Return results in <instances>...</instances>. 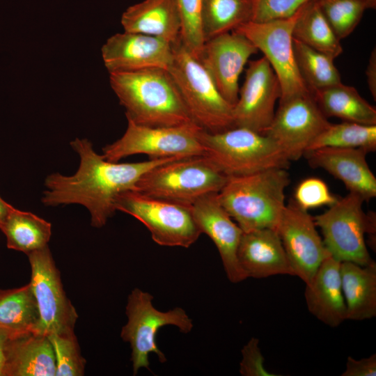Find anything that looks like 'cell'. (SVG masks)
Here are the masks:
<instances>
[{
  "mask_svg": "<svg viewBox=\"0 0 376 376\" xmlns=\"http://www.w3.org/2000/svg\"><path fill=\"white\" fill-rule=\"evenodd\" d=\"M364 200L349 192L324 212L313 217L323 235V242L330 255L342 262L368 265L375 262L370 256L365 235H375V214L363 210Z\"/></svg>",
  "mask_w": 376,
  "mask_h": 376,
  "instance_id": "obj_7",
  "label": "cell"
},
{
  "mask_svg": "<svg viewBox=\"0 0 376 376\" xmlns=\"http://www.w3.org/2000/svg\"><path fill=\"white\" fill-rule=\"evenodd\" d=\"M172 46L173 58L167 70L193 122L210 133L234 127L233 105L221 95L199 60L180 38Z\"/></svg>",
  "mask_w": 376,
  "mask_h": 376,
  "instance_id": "obj_4",
  "label": "cell"
},
{
  "mask_svg": "<svg viewBox=\"0 0 376 376\" xmlns=\"http://www.w3.org/2000/svg\"><path fill=\"white\" fill-rule=\"evenodd\" d=\"M311 0H252L251 21L263 22L285 19L295 15Z\"/></svg>",
  "mask_w": 376,
  "mask_h": 376,
  "instance_id": "obj_36",
  "label": "cell"
},
{
  "mask_svg": "<svg viewBox=\"0 0 376 376\" xmlns=\"http://www.w3.org/2000/svg\"><path fill=\"white\" fill-rule=\"evenodd\" d=\"M242 359L240 373L244 376H278L267 371L264 366V357L259 347V340L251 338L242 350Z\"/></svg>",
  "mask_w": 376,
  "mask_h": 376,
  "instance_id": "obj_37",
  "label": "cell"
},
{
  "mask_svg": "<svg viewBox=\"0 0 376 376\" xmlns=\"http://www.w3.org/2000/svg\"><path fill=\"white\" fill-rule=\"evenodd\" d=\"M299 10L288 18L249 21L235 29L261 51L269 63L281 85L279 101L311 93L299 72L292 48V29Z\"/></svg>",
  "mask_w": 376,
  "mask_h": 376,
  "instance_id": "obj_11",
  "label": "cell"
},
{
  "mask_svg": "<svg viewBox=\"0 0 376 376\" xmlns=\"http://www.w3.org/2000/svg\"><path fill=\"white\" fill-rule=\"evenodd\" d=\"M292 48L299 72L311 93L341 82L334 58L294 39Z\"/></svg>",
  "mask_w": 376,
  "mask_h": 376,
  "instance_id": "obj_30",
  "label": "cell"
},
{
  "mask_svg": "<svg viewBox=\"0 0 376 376\" xmlns=\"http://www.w3.org/2000/svg\"><path fill=\"white\" fill-rule=\"evenodd\" d=\"M56 361L47 337L28 331L10 337L4 376H55Z\"/></svg>",
  "mask_w": 376,
  "mask_h": 376,
  "instance_id": "obj_22",
  "label": "cell"
},
{
  "mask_svg": "<svg viewBox=\"0 0 376 376\" xmlns=\"http://www.w3.org/2000/svg\"><path fill=\"white\" fill-rule=\"evenodd\" d=\"M307 210L290 199L285 203L276 230L295 276L308 283L330 253Z\"/></svg>",
  "mask_w": 376,
  "mask_h": 376,
  "instance_id": "obj_14",
  "label": "cell"
},
{
  "mask_svg": "<svg viewBox=\"0 0 376 376\" xmlns=\"http://www.w3.org/2000/svg\"><path fill=\"white\" fill-rule=\"evenodd\" d=\"M294 201L302 209L320 207L334 205L338 198L329 190L327 184L318 178H308L302 180L296 187Z\"/></svg>",
  "mask_w": 376,
  "mask_h": 376,
  "instance_id": "obj_35",
  "label": "cell"
},
{
  "mask_svg": "<svg viewBox=\"0 0 376 376\" xmlns=\"http://www.w3.org/2000/svg\"><path fill=\"white\" fill-rule=\"evenodd\" d=\"M366 6V9H373L376 7V0H360Z\"/></svg>",
  "mask_w": 376,
  "mask_h": 376,
  "instance_id": "obj_42",
  "label": "cell"
},
{
  "mask_svg": "<svg viewBox=\"0 0 376 376\" xmlns=\"http://www.w3.org/2000/svg\"><path fill=\"white\" fill-rule=\"evenodd\" d=\"M109 83L127 120L151 127L194 123L167 70L112 72Z\"/></svg>",
  "mask_w": 376,
  "mask_h": 376,
  "instance_id": "obj_2",
  "label": "cell"
},
{
  "mask_svg": "<svg viewBox=\"0 0 376 376\" xmlns=\"http://www.w3.org/2000/svg\"><path fill=\"white\" fill-rule=\"evenodd\" d=\"M204 156L226 176L271 169H288L290 161L270 138L251 130L235 127L210 133L201 130Z\"/></svg>",
  "mask_w": 376,
  "mask_h": 376,
  "instance_id": "obj_5",
  "label": "cell"
},
{
  "mask_svg": "<svg viewBox=\"0 0 376 376\" xmlns=\"http://www.w3.org/2000/svg\"><path fill=\"white\" fill-rule=\"evenodd\" d=\"M109 73L148 68L168 70L172 63V43L161 38L123 31L110 36L101 49Z\"/></svg>",
  "mask_w": 376,
  "mask_h": 376,
  "instance_id": "obj_17",
  "label": "cell"
},
{
  "mask_svg": "<svg viewBox=\"0 0 376 376\" xmlns=\"http://www.w3.org/2000/svg\"><path fill=\"white\" fill-rule=\"evenodd\" d=\"M252 0H203L201 29L206 41L251 20Z\"/></svg>",
  "mask_w": 376,
  "mask_h": 376,
  "instance_id": "obj_29",
  "label": "cell"
},
{
  "mask_svg": "<svg viewBox=\"0 0 376 376\" xmlns=\"http://www.w3.org/2000/svg\"><path fill=\"white\" fill-rule=\"evenodd\" d=\"M340 262L330 254L321 263L311 281L306 284L304 297L308 311L331 327L346 320Z\"/></svg>",
  "mask_w": 376,
  "mask_h": 376,
  "instance_id": "obj_21",
  "label": "cell"
},
{
  "mask_svg": "<svg viewBox=\"0 0 376 376\" xmlns=\"http://www.w3.org/2000/svg\"><path fill=\"white\" fill-rule=\"evenodd\" d=\"M181 19L180 38L198 59L205 42L201 29L203 0H175Z\"/></svg>",
  "mask_w": 376,
  "mask_h": 376,
  "instance_id": "obj_34",
  "label": "cell"
},
{
  "mask_svg": "<svg viewBox=\"0 0 376 376\" xmlns=\"http://www.w3.org/2000/svg\"><path fill=\"white\" fill-rule=\"evenodd\" d=\"M152 299V295L139 288L132 290L127 298L125 311L127 322L122 328L120 337L130 345L134 375L141 368L150 370V353H155L161 363L166 361L156 343L160 328L173 325L185 334L193 328L192 320L184 309L175 307L166 312L160 311L153 306Z\"/></svg>",
  "mask_w": 376,
  "mask_h": 376,
  "instance_id": "obj_10",
  "label": "cell"
},
{
  "mask_svg": "<svg viewBox=\"0 0 376 376\" xmlns=\"http://www.w3.org/2000/svg\"><path fill=\"white\" fill-rule=\"evenodd\" d=\"M11 336L8 331L0 329V376H4L7 345Z\"/></svg>",
  "mask_w": 376,
  "mask_h": 376,
  "instance_id": "obj_40",
  "label": "cell"
},
{
  "mask_svg": "<svg viewBox=\"0 0 376 376\" xmlns=\"http://www.w3.org/2000/svg\"><path fill=\"white\" fill-rule=\"evenodd\" d=\"M38 309L31 283L13 289L0 290V329L12 335L36 332Z\"/></svg>",
  "mask_w": 376,
  "mask_h": 376,
  "instance_id": "obj_28",
  "label": "cell"
},
{
  "mask_svg": "<svg viewBox=\"0 0 376 376\" xmlns=\"http://www.w3.org/2000/svg\"><path fill=\"white\" fill-rule=\"evenodd\" d=\"M13 207L0 196V226Z\"/></svg>",
  "mask_w": 376,
  "mask_h": 376,
  "instance_id": "obj_41",
  "label": "cell"
},
{
  "mask_svg": "<svg viewBox=\"0 0 376 376\" xmlns=\"http://www.w3.org/2000/svg\"><path fill=\"white\" fill-rule=\"evenodd\" d=\"M281 96L279 81L267 58L249 61L244 81L233 106L234 127L264 134L270 125L275 104Z\"/></svg>",
  "mask_w": 376,
  "mask_h": 376,
  "instance_id": "obj_15",
  "label": "cell"
},
{
  "mask_svg": "<svg viewBox=\"0 0 376 376\" xmlns=\"http://www.w3.org/2000/svg\"><path fill=\"white\" fill-rule=\"evenodd\" d=\"M292 39L336 58L343 52L340 39L324 16L318 0H311L299 12Z\"/></svg>",
  "mask_w": 376,
  "mask_h": 376,
  "instance_id": "obj_27",
  "label": "cell"
},
{
  "mask_svg": "<svg viewBox=\"0 0 376 376\" xmlns=\"http://www.w3.org/2000/svg\"><path fill=\"white\" fill-rule=\"evenodd\" d=\"M237 260L247 278L264 279L274 275L295 276L276 229L243 232Z\"/></svg>",
  "mask_w": 376,
  "mask_h": 376,
  "instance_id": "obj_20",
  "label": "cell"
},
{
  "mask_svg": "<svg viewBox=\"0 0 376 376\" xmlns=\"http://www.w3.org/2000/svg\"><path fill=\"white\" fill-rule=\"evenodd\" d=\"M194 221L201 233L216 246L228 280L234 283L247 279L237 260V249L243 233L219 201L217 193L205 195L191 205Z\"/></svg>",
  "mask_w": 376,
  "mask_h": 376,
  "instance_id": "obj_18",
  "label": "cell"
},
{
  "mask_svg": "<svg viewBox=\"0 0 376 376\" xmlns=\"http://www.w3.org/2000/svg\"><path fill=\"white\" fill-rule=\"evenodd\" d=\"M79 156V166L70 176L54 173L45 178L41 198L45 206L79 204L91 215V224L101 228L116 212L115 201L118 195L135 190L141 178L152 168L183 158L150 159L132 163L109 162L97 154L87 139L76 138L70 142Z\"/></svg>",
  "mask_w": 376,
  "mask_h": 376,
  "instance_id": "obj_1",
  "label": "cell"
},
{
  "mask_svg": "<svg viewBox=\"0 0 376 376\" xmlns=\"http://www.w3.org/2000/svg\"><path fill=\"white\" fill-rule=\"evenodd\" d=\"M27 256L31 269L30 283L39 313L36 332L45 336L75 334L78 315L63 290L48 246Z\"/></svg>",
  "mask_w": 376,
  "mask_h": 376,
  "instance_id": "obj_12",
  "label": "cell"
},
{
  "mask_svg": "<svg viewBox=\"0 0 376 376\" xmlns=\"http://www.w3.org/2000/svg\"><path fill=\"white\" fill-rule=\"evenodd\" d=\"M366 75L368 89L374 100L376 99V49L372 51L367 65Z\"/></svg>",
  "mask_w": 376,
  "mask_h": 376,
  "instance_id": "obj_39",
  "label": "cell"
},
{
  "mask_svg": "<svg viewBox=\"0 0 376 376\" xmlns=\"http://www.w3.org/2000/svg\"><path fill=\"white\" fill-rule=\"evenodd\" d=\"M258 49L235 30L205 41L199 61L221 95L235 105L239 95V77L249 58Z\"/></svg>",
  "mask_w": 376,
  "mask_h": 376,
  "instance_id": "obj_16",
  "label": "cell"
},
{
  "mask_svg": "<svg viewBox=\"0 0 376 376\" xmlns=\"http://www.w3.org/2000/svg\"><path fill=\"white\" fill-rule=\"evenodd\" d=\"M325 147L376 150V125L343 121L331 123L311 144L307 151Z\"/></svg>",
  "mask_w": 376,
  "mask_h": 376,
  "instance_id": "obj_31",
  "label": "cell"
},
{
  "mask_svg": "<svg viewBox=\"0 0 376 376\" xmlns=\"http://www.w3.org/2000/svg\"><path fill=\"white\" fill-rule=\"evenodd\" d=\"M318 2L340 40L347 37L355 29L366 10L360 0H318Z\"/></svg>",
  "mask_w": 376,
  "mask_h": 376,
  "instance_id": "obj_32",
  "label": "cell"
},
{
  "mask_svg": "<svg viewBox=\"0 0 376 376\" xmlns=\"http://www.w3.org/2000/svg\"><path fill=\"white\" fill-rule=\"evenodd\" d=\"M361 148L325 147L307 151L304 156L313 168L324 169L340 180L350 192L364 201L376 196V178Z\"/></svg>",
  "mask_w": 376,
  "mask_h": 376,
  "instance_id": "obj_19",
  "label": "cell"
},
{
  "mask_svg": "<svg viewBox=\"0 0 376 376\" xmlns=\"http://www.w3.org/2000/svg\"><path fill=\"white\" fill-rule=\"evenodd\" d=\"M115 207L142 223L152 240L160 246L189 248L202 234L194 221L191 206L130 190L118 196Z\"/></svg>",
  "mask_w": 376,
  "mask_h": 376,
  "instance_id": "obj_9",
  "label": "cell"
},
{
  "mask_svg": "<svg viewBox=\"0 0 376 376\" xmlns=\"http://www.w3.org/2000/svg\"><path fill=\"white\" fill-rule=\"evenodd\" d=\"M55 357L56 376H81L84 374L86 360L81 354L75 334L47 336Z\"/></svg>",
  "mask_w": 376,
  "mask_h": 376,
  "instance_id": "obj_33",
  "label": "cell"
},
{
  "mask_svg": "<svg viewBox=\"0 0 376 376\" xmlns=\"http://www.w3.org/2000/svg\"><path fill=\"white\" fill-rule=\"evenodd\" d=\"M290 183V175L285 169L227 176L217 197L243 232L276 229L285 205V191Z\"/></svg>",
  "mask_w": 376,
  "mask_h": 376,
  "instance_id": "obj_3",
  "label": "cell"
},
{
  "mask_svg": "<svg viewBox=\"0 0 376 376\" xmlns=\"http://www.w3.org/2000/svg\"><path fill=\"white\" fill-rule=\"evenodd\" d=\"M312 95L327 118L337 117L343 121L376 125L375 108L352 86L340 82L317 90Z\"/></svg>",
  "mask_w": 376,
  "mask_h": 376,
  "instance_id": "obj_25",
  "label": "cell"
},
{
  "mask_svg": "<svg viewBox=\"0 0 376 376\" xmlns=\"http://www.w3.org/2000/svg\"><path fill=\"white\" fill-rule=\"evenodd\" d=\"M0 229L6 237L7 247L26 255L47 246L51 235L49 222L14 207L1 224Z\"/></svg>",
  "mask_w": 376,
  "mask_h": 376,
  "instance_id": "obj_26",
  "label": "cell"
},
{
  "mask_svg": "<svg viewBox=\"0 0 376 376\" xmlns=\"http://www.w3.org/2000/svg\"><path fill=\"white\" fill-rule=\"evenodd\" d=\"M330 124L311 93L279 101L263 134L273 140L290 162L296 161Z\"/></svg>",
  "mask_w": 376,
  "mask_h": 376,
  "instance_id": "obj_13",
  "label": "cell"
},
{
  "mask_svg": "<svg viewBox=\"0 0 376 376\" xmlns=\"http://www.w3.org/2000/svg\"><path fill=\"white\" fill-rule=\"evenodd\" d=\"M226 179L205 156L192 157L152 168L141 178L135 191L191 206L202 196L218 193Z\"/></svg>",
  "mask_w": 376,
  "mask_h": 376,
  "instance_id": "obj_6",
  "label": "cell"
},
{
  "mask_svg": "<svg viewBox=\"0 0 376 376\" xmlns=\"http://www.w3.org/2000/svg\"><path fill=\"white\" fill-rule=\"evenodd\" d=\"M120 23L124 31L152 36L171 43L180 36L181 19L175 0H143L128 7Z\"/></svg>",
  "mask_w": 376,
  "mask_h": 376,
  "instance_id": "obj_23",
  "label": "cell"
},
{
  "mask_svg": "<svg viewBox=\"0 0 376 376\" xmlns=\"http://www.w3.org/2000/svg\"><path fill=\"white\" fill-rule=\"evenodd\" d=\"M342 288L346 304V319L364 320L376 316V263L359 265L340 263Z\"/></svg>",
  "mask_w": 376,
  "mask_h": 376,
  "instance_id": "obj_24",
  "label": "cell"
},
{
  "mask_svg": "<svg viewBox=\"0 0 376 376\" xmlns=\"http://www.w3.org/2000/svg\"><path fill=\"white\" fill-rule=\"evenodd\" d=\"M376 354L356 360L348 357L346 361L345 370L341 376H375Z\"/></svg>",
  "mask_w": 376,
  "mask_h": 376,
  "instance_id": "obj_38",
  "label": "cell"
},
{
  "mask_svg": "<svg viewBox=\"0 0 376 376\" xmlns=\"http://www.w3.org/2000/svg\"><path fill=\"white\" fill-rule=\"evenodd\" d=\"M194 123L178 126L151 127L127 120L123 135L102 148L103 157L113 162L129 156L143 154L150 159L204 156L205 148Z\"/></svg>",
  "mask_w": 376,
  "mask_h": 376,
  "instance_id": "obj_8",
  "label": "cell"
}]
</instances>
